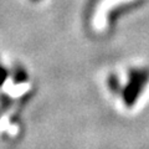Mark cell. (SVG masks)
<instances>
[{
  "instance_id": "6da1fadb",
  "label": "cell",
  "mask_w": 149,
  "mask_h": 149,
  "mask_svg": "<svg viewBox=\"0 0 149 149\" xmlns=\"http://www.w3.org/2000/svg\"><path fill=\"white\" fill-rule=\"evenodd\" d=\"M149 81L148 70H134L129 73V82L122 92L125 106L132 107L137 102L139 95L142 93L143 87Z\"/></svg>"
},
{
  "instance_id": "7a4b0ae2",
  "label": "cell",
  "mask_w": 149,
  "mask_h": 149,
  "mask_svg": "<svg viewBox=\"0 0 149 149\" xmlns=\"http://www.w3.org/2000/svg\"><path fill=\"white\" fill-rule=\"evenodd\" d=\"M108 86H109V90L116 93V95H118L120 92V83L118 81V78L116 76H111L108 77Z\"/></svg>"
},
{
  "instance_id": "3957f363",
  "label": "cell",
  "mask_w": 149,
  "mask_h": 149,
  "mask_svg": "<svg viewBox=\"0 0 149 149\" xmlns=\"http://www.w3.org/2000/svg\"><path fill=\"white\" fill-rule=\"evenodd\" d=\"M26 73L24 71H16V73L14 74V82L15 83H21V82H25L26 81Z\"/></svg>"
},
{
  "instance_id": "277c9868",
  "label": "cell",
  "mask_w": 149,
  "mask_h": 149,
  "mask_svg": "<svg viewBox=\"0 0 149 149\" xmlns=\"http://www.w3.org/2000/svg\"><path fill=\"white\" fill-rule=\"evenodd\" d=\"M11 98H9L8 96H1V100H0V104H1V108L6 109L8 107H10L11 104Z\"/></svg>"
},
{
  "instance_id": "5b68a950",
  "label": "cell",
  "mask_w": 149,
  "mask_h": 149,
  "mask_svg": "<svg viewBox=\"0 0 149 149\" xmlns=\"http://www.w3.org/2000/svg\"><path fill=\"white\" fill-rule=\"evenodd\" d=\"M8 71L4 67L0 66V86H3L4 85V82L6 81V78H8Z\"/></svg>"
}]
</instances>
